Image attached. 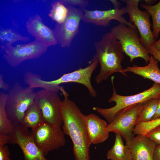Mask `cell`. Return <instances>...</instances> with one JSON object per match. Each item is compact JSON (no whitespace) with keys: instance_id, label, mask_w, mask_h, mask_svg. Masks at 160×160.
I'll return each mask as SVG.
<instances>
[{"instance_id":"obj_28","label":"cell","mask_w":160,"mask_h":160,"mask_svg":"<svg viewBox=\"0 0 160 160\" xmlns=\"http://www.w3.org/2000/svg\"><path fill=\"white\" fill-rule=\"evenodd\" d=\"M62 1L65 5L77 6L82 9H84L89 3L88 1L86 0H63Z\"/></svg>"},{"instance_id":"obj_15","label":"cell","mask_w":160,"mask_h":160,"mask_svg":"<svg viewBox=\"0 0 160 160\" xmlns=\"http://www.w3.org/2000/svg\"><path fill=\"white\" fill-rule=\"evenodd\" d=\"M82 10L84 13L81 20L85 23L93 24L97 26H107L110 25L111 20H114L129 26L134 25L128 22L123 16L127 13L125 7L105 10Z\"/></svg>"},{"instance_id":"obj_35","label":"cell","mask_w":160,"mask_h":160,"mask_svg":"<svg viewBox=\"0 0 160 160\" xmlns=\"http://www.w3.org/2000/svg\"><path fill=\"white\" fill-rule=\"evenodd\" d=\"M153 45L157 50L160 52V38L158 40L156 41Z\"/></svg>"},{"instance_id":"obj_14","label":"cell","mask_w":160,"mask_h":160,"mask_svg":"<svg viewBox=\"0 0 160 160\" xmlns=\"http://www.w3.org/2000/svg\"><path fill=\"white\" fill-rule=\"evenodd\" d=\"M156 144L145 136L137 135L126 142L123 160H153Z\"/></svg>"},{"instance_id":"obj_18","label":"cell","mask_w":160,"mask_h":160,"mask_svg":"<svg viewBox=\"0 0 160 160\" xmlns=\"http://www.w3.org/2000/svg\"><path fill=\"white\" fill-rule=\"evenodd\" d=\"M158 62L151 55L147 65L139 66L134 65L133 66H127L124 68L123 72L126 74V72H130L160 84V69L158 65Z\"/></svg>"},{"instance_id":"obj_36","label":"cell","mask_w":160,"mask_h":160,"mask_svg":"<svg viewBox=\"0 0 160 160\" xmlns=\"http://www.w3.org/2000/svg\"><path fill=\"white\" fill-rule=\"evenodd\" d=\"M111 1L113 4L114 8L119 9L121 4L118 1L116 0H111Z\"/></svg>"},{"instance_id":"obj_21","label":"cell","mask_w":160,"mask_h":160,"mask_svg":"<svg viewBox=\"0 0 160 160\" xmlns=\"http://www.w3.org/2000/svg\"><path fill=\"white\" fill-rule=\"evenodd\" d=\"M7 94L4 92L0 93V135H8L12 131L13 123L7 118L5 106Z\"/></svg>"},{"instance_id":"obj_34","label":"cell","mask_w":160,"mask_h":160,"mask_svg":"<svg viewBox=\"0 0 160 160\" xmlns=\"http://www.w3.org/2000/svg\"><path fill=\"white\" fill-rule=\"evenodd\" d=\"M159 118H160V99H159V103L156 111L152 120Z\"/></svg>"},{"instance_id":"obj_30","label":"cell","mask_w":160,"mask_h":160,"mask_svg":"<svg viewBox=\"0 0 160 160\" xmlns=\"http://www.w3.org/2000/svg\"><path fill=\"white\" fill-rule=\"evenodd\" d=\"M149 54L153 56L159 62H160V52L152 45L148 50Z\"/></svg>"},{"instance_id":"obj_27","label":"cell","mask_w":160,"mask_h":160,"mask_svg":"<svg viewBox=\"0 0 160 160\" xmlns=\"http://www.w3.org/2000/svg\"><path fill=\"white\" fill-rule=\"evenodd\" d=\"M145 136L156 145H160V124L152 129Z\"/></svg>"},{"instance_id":"obj_17","label":"cell","mask_w":160,"mask_h":160,"mask_svg":"<svg viewBox=\"0 0 160 160\" xmlns=\"http://www.w3.org/2000/svg\"><path fill=\"white\" fill-rule=\"evenodd\" d=\"M86 123L91 144L102 143L108 138L109 132L106 129L108 124L104 120L91 113L86 116Z\"/></svg>"},{"instance_id":"obj_7","label":"cell","mask_w":160,"mask_h":160,"mask_svg":"<svg viewBox=\"0 0 160 160\" xmlns=\"http://www.w3.org/2000/svg\"><path fill=\"white\" fill-rule=\"evenodd\" d=\"M143 103L128 106L119 111L108 124L106 128L108 132L119 134L126 142L132 140L134 137V129Z\"/></svg>"},{"instance_id":"obj_19","label":"cell","mask_w":160,"mask_h":160,"mask_svg":"<svg viewBox=\"0 0 160 160\" xmlns=\"http://www.w3.org/2000/svg\"><path fill=\"white\" fill-rule=\"evenodd\" d=\"M44 121L40 109L35 99L25 111L22 120L19 123L24 127L32 129Z\"/></svg>"},{"instance_id":"obj_12","label":"cell","mask_w":160,"mask_h":160,"mask_svg":"<svg viewBox=\"0 0 160 160\" xmlns=\"http://www.w3.org/2000/svg\"><path fill=\"white\" fill-rule=\"evenodd\" d=\"M48 47L36 39L30 43L10 46L3 50V58L11 67L18 66L25 60L38 58L46 52Z\"/></svg>"},{"instance_id":"obj_2","label":"cell","mask_w":160,"mask_h":160,"mask_svg":"<svg viewBox=\"0 0 160 160\" xmlns=\"http://www.w3.org/2000/svg\"><path fill=\"white\" fill-rule=\"evenodd\" d=\"M94 45L95 52L92 60L97 62L100 66L99 73L95 77L97 83L107 80L116 73L127 76L123 72L121 65L124 52L120 42L113 34L110 32L105 33Z\"/></svg>"},{"instance_id":"obj_32","label":"cell","mask_w":160,"mask_h":160,"mask_svg":"<svg viewBox=\"0 0 160 160\" xmlns=\"http://www.w3.org/2000/svg\"><path fill=\"white\" fill-rule=\"evenodd\" d=\"M9 139L8 135H0V147L4 146L9 143Z\"/></svg>"},{"instance_id":"obj_25","label":"cell","mask_w":160,"mask_h":160,"mask_svg":"<svg viewBox=\"0 0 160 160\" xmlns=\"http://www.w3.org/2000/svg\"><path fill=\"white\" fill-rule=\"evenodd\" d=\"M125 145H124L122 137L118 134H115L114 144L109 150L106 156L110 160H123L125 154Z\"/></svg>"},{"instance_id":"obj_20","label":"cell","mask_w":160,"mask_h":160,"mask_svg":"<svg viewBox=\"0 0 160 160\" xmlns=\"http://www.w3.org/2000/svg\"><path fill=\"white\" fill-rule=\"evenodd\" d=\"M159 102V99L153 98L143 103L136 125L141 123L150 121L152 119L156 111Z\"/></svg>"},{"instance_id":"obj_37","label":"cell","mask_w":160,"mask_h":160,"mask_svg":"<svg viewBox=\"0 0 160 160\" xmlns=\"http://www.w3.org/2000/svg\"><path fill=\"white\" fill-rule=\"evenodd\" d=\"M144 1L145 2V5L148 6H151L156 1V0H145Z\"/></svg>"},{"instance_id":"obj_5","label":"cell","mask_w":160,"mask_h":160,"mask_svg":"<svg viewBox=\"0 0 160 160\" xmlns=\"http://www.w3.org/2000/svg\"><path fill=\"white\" fill-rule=\"evenodd\" d=\"M120 42L124 53L130 59V61L138 57L143 58L146 63L150 57L148 51L140 42L139 31L135 25L129 26L119 23L110 30Z\"/></svg>"},{"instance_id":"obj_4","label":"cell","mask_w":160,"mask_h":160,"mask_svg":"<svg viewBox=\"0 0 160 160\" xmlns=\"http://www.w3.org/2000/svg\"><path fill=\"white\" fill-rule=\"evenodd\" d=\"M36 92L29 86L15 82L7 94L5 110L8 119L12 123H20L24 113L34 102Z\"/></svg>"},{"instance_id":"obj_23","label":"cell","mask_w":160,"mask_h":160,"mask_svg":"<svg viewBox=\"0 0 160 160\" xmlns=\"http://www.w3.org/2000/svg\"><path fill=\"white\" fill-rule=\"evenodd\" d=\"M52 9L50 10L49 16L56 23L60 24L66 19L69 12L68 7L62 0L53 2L51 4Z\"/></svg>"},{"instance_id":"obj_6","label":"cell","mask_w":160,"mask_h":160,"mask_svg":"<svg viewBox=\"0 0 160 160\" xmlns=\"http://www.w3.org/2000/svg\"><path fill=\"white\" fill-rule=\"evenodd\" d=\"M30 132L35 144L45 156L65 145V134L60 127L44 121L31 129Z\"/></svg>"},{"instance_id":"obj_3","label":"cell","mask_w":160,"mask_h":160,"mask_svg":"<svg viewBox=\"0 0 160 160\" xmlns=\"http://www.w3.org/2000/svg\"><path fill=\"white\" fill-rule=\"evenodd\" d=\"M114 78L113 76L111 77L113 92L108 102H114L115 105L108 108H102L98 107L92 108L94 111L105 118L108 123L112 121L118 113L124 108L138 103H144L151 99H160L159 84L154 83L151 87L140 93L132 95L124 96L116 93L114 85Z\"/></svg>"},{"instance_id":"obj_9","label":"cell","mask_w":160,"mask_h":160,"mask_svg":"<svg viewBox=\"0 0 160 160\" xmlns=\"http://www.w3.org/2000/svg\"><path fill=\"white\" fill-rule=\"evenodd\" d=\"M98 64L96 61L91 60L87 67L80 68L71 72L64 74L57 79L47 81L40 79L37 81L38 87L42 89H49L57 87L60 86L59 84L63 83H77L85 86L91 96L95 97L97 93L91 84V78Z\"/></svg>"},{"instance_id":"obj_8","label":"cell","mask_w":160,"mask_h":160,"mask_svg":"<svg viewBox=\"0 0 160 160\" xmlns=\"http://www.w3.org/2000/svg\"><path fill=\"white\" fill-rule=\"evenodd\" d=\"M126 3L125 7L129 17V22L133 23L137 29L140 42L147 50L156 41L151 29L150 15L146 10L142 11L138 8L139 0H123Z\"/></svg>"},{"instance_id":"obj_33","label":"cell","mask_w":160,"mask_h":160,"mask_svg":"<svg viewBox=\"0 0 160 160\" xmlns=\"http://www.w3.org/2000/svg\"><path fill=\"white\" fill-rule=\"evenodd\" d=\"M153 160H160V145H156L153 153Z\"/></svg>"},{"instance_id":"obj_13","label":"cell","mask_w":160,"mask_h":160,"mask_svg":"<svg viewBox=\"0 0 160 160\" xmlns=\"http://www.w3.org/2000/svg\"><path fill=\"white\" fill-rule=\"evenodd\" d=\"M67 6L69 12L66 19L61 24L56 23L54 29L57 43L63 48L71 45L73 39L78 32L80 21L84 13L81 9Z\"/></svg>"},{"instance_id":"obj_29","label":"cell","mask_w":160,"mask_h":160,"mask_svg":"<svg viewBox=\"0 0 160 160\" xmlns=\"http://www.w3.org/2000/svg\"><path fill=\"white\" fill-rule=\"evenodd\" d=\"M8 147L5 145L0 147V160H11Z\"/></svg>"},{"instance_id":"obj_11","label":"cell","mask_w":160,"mask_h":160,"mask_svg":"<svg viewBox=\"0 0 160 160\" xmlns=\"http://www.w3.org/2000/svg\"><path fill=\"white\" fill-rule=\"evenodd\" d=\"M13 124V129L8 134L9 143L19 146L23 153L24 160H48L35 144L28 128L19 123Z\"/></svg>"},{"instance_id":"obj_10","label":"cell","mask_w":160,"mask_h":160,"mask_svg":"<svg viewBox=\"0 0 160 160\" xmlns=\"http://www.w3.org/2000/svg\"><path fill=\"white\" fill-rule=\"evenodd\" d=\"M57 89H42L36 92L35 100L45 121L61 127L63 124L60 112L62 101Z\"/></svg>"},{"instance_id":"obj_31","label":"cell","mask_w":160,"mask_h":160,"mask_svg":"<svg viewBox=\"0 0 160 160\" xmlns=\"http://www.w3.org/2000/svg\"><path fill=\"white\" fill-rule=\"evenodd\" d=\"M0 88L5 91L9 90L10 89L9 84L4 81L3 76L1 74H0Z\"/></svg>"},{"instance_id":"obj_22","label":"cell","mask_w":160,"mask_h":160,"mask_svg":"<svg viewBox=\"0 0 160 160\" xmlns=\"http://www.w3.org/2000/svg\"><path fill=\"white\" fill-rule=\"evenodd\" d=\"M30 38L21 35L15 30L12 28H6L0 30V41L2 44L1 47L2 49L10 46L18 41H25L29 40Z\"/></svg>"},{"instance_id":"obj_24","label":"cell","mask_w":160,"mask_h":160,"mask_svg":"<svg viewBox=\"0 0 160 160\" xmlns=\"http://www.w3.org/2000/svg\"><path fill=\"white\" fill-rule=\"evenodd\" d=\"M140 6L151 16L153 21V33L155 39H157L160 33V0L153 5L148 6L141 4Z\"/></svg>"},{"instance_id":"obj_16","label":"cell","mask_w":160,"mask_h":160,"mask_svg":"<svg viewBox=\"0 0 160 160\" xmlns=\"http://www.w3.org/2000/svg\"><path fill=\"white\" fill-rule=\"evenodd\" d=\"M26 26L28 33L46 47H48L57 44L54 30L45 25L39 15L29 17Z\"/></svg>"},{"instance_id":"obj_1","label":"cell","mask_w":160,"mask_h":160,"mask_svg":"<svg viewBox=\"0 0 160 160\" xmlns=\"http://www.w3.org/2000/svg\"><path fill=\"white\" fill-rule=\"evenodd\" d=\"M62 92L64 97L60 108L62 130L72 140L75 160H90L91 144L86 125V115L69 98L68 94L65 90Z\"/></svg>"},{"instance_id":"obj_26","label":"cell","mask_w":160,"mask_h":160,"mask_svg":"<svg viewBox=\"0 0 160 160\" xmlns=\"http://www.w3.org/2000/svg\"><path fill=\"white\" fill-rule=\"evenodd\" d=\"M160 124V118L153 119L150 121L143 122L139 125L141 132L146 135L152 129Z\"/></svg>"}]
</instances>
